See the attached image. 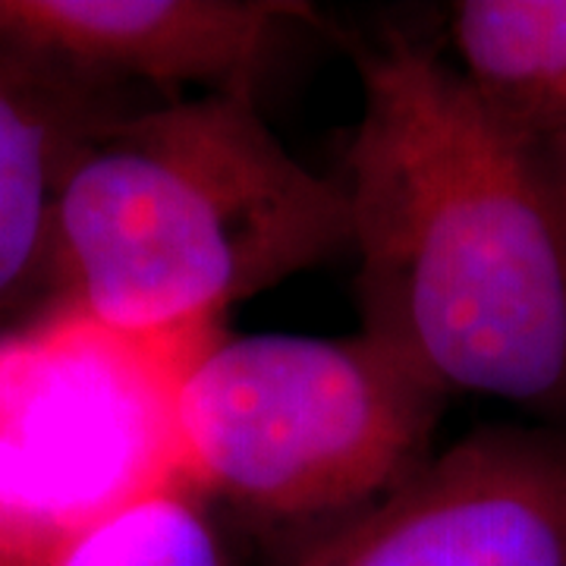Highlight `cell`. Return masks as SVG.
<instances>
[{"mask_svg": "<svg viewBox=\"0 0 566 566\" xmlns=\"http://www.w3.org/2000/svg\"><path fill=\"white\" fill-rule=\"evenodd\" d=\"M346 148L368 337L453 394L566 424V136L491 111L406 39L359 51Z\"/></svg>", "mask_w": 566, "mask_h": 566, "instance_id": "cell-1", "label": "cell"}, {"mask_svg": "<svg viewBox=\"0 0 566 566\" xmlns=\"http://www.w3.org/2000/svg\"><path fill=\"white\" fill-rule=\"evenodd\" d=\"M346 252L344 182L290 155L255 92H202L82 133L57 182L44 277L51 303L114 331L182 337Z\"/></svg>", "mask_w": 566, "mask_h": 566, "instance_id": "cell-2", "label": "cell"}, {"mask_svg": "<svg viewBox=\"0 0 566 566\" xmlns=\"http://www.w3.org/2000/svg\"><path fill=\"white\" fill-rule=\"evenodd\" d=\"M447 397L365 331L205 346L177 390L182 482L274 523H340L434 453Z\"/></svg>", "mask_w": 566, "mask_h": 566, "instance_id": "cell-3", "label": "cell"}, {"mask_svg": "<svg viewBox=\"0 0 566 566\" xmlns=\"http://www.w3.org/2000/svg\"><path fill=\"white\" fill-rule=\"evenodd\" d=\"M221 334L136 337L61 303L0 327V566L186 485L177 390Z\"/></svg>", "mask_w": 566, "mask_h": 566, "instance_id": "cell-4", "label": "cell"}, {"mask_svg": "<svg viewBox=\"0 0 566 566\" xmlns=\"http://www.w3.org/2000/svg\"><path fill=\"white\" fill-rule=\"evenodd\" d=\"M293 566H566V424H485Z\"/></svg>", "mask_w": 566, "mask_h": 566, "instance_id": "cell-5", "label": "cell"}, {"mask_svg": "<svg viewBox=\"0 0 566 566\" xmlns=\"http://www.w3.org/2000/svg\"><path fill=\"white\" fill-rule=\"evenodd\" d=\"M312 20L283 0H0V44L111 88L255 92Z\"/></svg>", "mask_w": 566, "mask_h": 566, "instance_id": "cell-6", "label": "cell"}, {"mask_svg": "<svg viewBox=\"0 0 566 566\" xmlns=\"http://www.w3.org/2000/svg\"><path fill=\"white\" fill-rule=\"evenodd\" d=\"M107 88L0 44V312L44 274L63 164L120 111Z\"/></svg>", "mask_w": 566, "mask_h": 566, "instance_id": "cell-7", "label": "cell"}, {"mask_svg": "<svg viewBox=\"0 0 566 566\" xmlns=\"http://www.w3.org/2000/svg\"><path fill=\"white\" fill-rule=\"evenodd\" d=\"M450 41L453 66L491 111L566 136V0H463Z\"/></svg>", "mask_w": 566, "mask_h": 566, "instance_id": "cell-8", "label": "cell"}, {"mask_svg": "<svg viewBox=\"0 0 566 566\" xmlns=\"http://www.w3.org/2000/svg\"><path fill=\"white\" fill-rule=\"evenodd\" d=\"M39 566H230L202 494L174 485L123 506Z\"/></svg>", "mask_w": 566, "mask_h": 566, "instance_id": "cell-9", "label": "cell"}]
</instances>
